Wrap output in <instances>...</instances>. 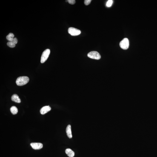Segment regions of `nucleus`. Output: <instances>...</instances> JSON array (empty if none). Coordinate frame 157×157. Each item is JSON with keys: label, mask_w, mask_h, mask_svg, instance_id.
<instances>
[{"label": "nucleus", "mask_w": 157, "mask_h": 157, "mask_svg": "<svg viewBox=\"0 0 157 157\" xmlns=\"http://www.w3.org/2000/svg\"><path fill=\"white\" fill-rule=\"evenodd\" d=\"M29 78L27 76L20 77L17 78L16 84L18 86H22L27 84L29 81Z\"/></svg>", "instance_id": "obj_1"}, {"label": "nucleus", "mask_w": 157, "mask_h": 157, "mask_svg": "<svg viewBox=\"0 0 157 157\" xmlns=\"http://www.w3.org/2000/svg\"><path fill=\"white\" fill-rule=\"evenodd\" d=\"M120 46L122 49L124 50H127L129 46V42L127 38H125L121 41Z\"/></svg>", "instance_id": "obj_2"}, {"label": "nucleus", "mask_w": 157, "mask_h": 157, "mask_svg": "<svg viewBox=\"0 0 157 157\" xmlns=\"http://www.w3.org/2000/svg\"><path fill=\"white\" fill-rule=\"evenodd\" d=\"M50 50L49 49H46L43 52L41 58V63H44L47 60L50 55Z\"/></svg>", "instance_id": "obj_3"}, {"label": "nucleus", "mask_w": 157, "mask_h": 157, "mask_svg": "<svg viewBox=\"0 0 157 157\" xmlns=\"http://www.w3.org/2000/svg\"><path fill=\"white\" fill-rule=\"evenodd\" d=\"M87 56L89 58L96 60H99L101 57L100 54L97 52L95 51L89 52Z\"/></svg>", "instance_id": "obj_4"}, {"label": "nucleus", "mask_w": 157, "mask_h": 157, "mask_svg": "<svg viewBox=\"0 0 157 157\" xmlns=\"http://www.w3.org/2000/svg\"><path fill=\"white\" fill-rule=\"evenodd\" d=\"M68 31V33L72 36H78L81 33L80 30L73 27L69 28Z\"/></svg>", "instance_id": "obj_5"}, {"label": "nucleus", "mask_w": 157, "mask_h": 157, "mask_svg": "<svg viewBox=\"0 0 157 157\" xmlns=\"http://www.w3.org/2000/svg\"><path fill=\"white\" fill-rule=\"evenodd\" d=\"M30 145L33 149L36 150H39L43 147V145L41 143H32L30 144Z\"/></svg>", "instance_id": "obj_6"}, {"label": "nucleus", "mask_w": 157, "mask_h": 157, "mask_svg": "<svg viewBox=\"0 0 157 157\" xmlns=\"http://www.w3.org/2000/svg\"><path fill=\"white\" fill-rule=\"evenodd\" d=\"M51 110V108L49 106H45L43 107L41 109L40 112L41 114L44 115L50 111Z\"/></svg>", "instance_id": "obj_7"}, {"label": "nucleus", "mask_w": 157, "mask_h": 157, "mask_svg": "<svg viewBox=\"0 0 157 157\" xmlns=\"http://www.w3.org/2000/svg\"><path fill=\"white\" fill-rule=\"evenodd\" d=\"M66 133L67 136L69 138H72V135L71 130V126L70 125H68L66 128Z\"/></svg>", "instance_id": "obj_8"}, {"label": "nucleus", "mask_w": 157, "mask_h": 157, "mask_svg": "<svg viewBox=\"0 0 157 157\" xmlns=\"http://www.w3.org/2000/svg\"><path fill=\"white\" fill-rule=\"evenodd\" d=\"M11 100L12 101L18 103L21 102V100L17 95L14 94L11 97Z\"/></svg>", "instance_id": "obj_9"}, {"label": "nucleus", "mask_w": 157, "mask_h": 157, "mask_svg": "<svg viewBox=\"0 0 157 157\" xmlns=\"http://www.w3.org/2000/svg\"><path fill=\"white\" fill-rule=\"evenodd\" d=\"M65 152L68 157H73L74 156V152L71 149L67 148L66 149Z\"/></svg>", "instance_id": "obj_10"}, {"label": "nucleus", "mask_w": 157, "mask_h": 157, "mask_svg": "<svg viewBox=\"0 0 157 157\" xmlns=\"http://www.w3.org/2000/svg\"><path fill=\"white\" fill-rule=\"evenodd\" d=\"M10 111L11 113L13 115L16 114L18 112V110L17 108L15 106H12L10 108Z\"/></svg>", "instance_id": "obj_11"}, {"label": "nucleus", "mask_w": 157, "mask_h": 157, "mask_svg": "<svg viewBox=\"0 0 157 157\" xmlns=\"http://www.w3.org/2000/svg\"><path fill=\"white\" fill-rule=\"evenodd\" d=\"M14 35L13 34L11 33L9 34L6 37L7 39L10 42L13 40L14 38Z\"/></svg>", "instance_id": "obj_12"}, {"label": "nucleus", "mask_w": 157, "mask_h": 157, "mask_svg": "<svg viewBox=\"0 0 157 157\" xmlns=\"http://www.w3.org/2000/svg\"><path fill=\"white\" fill-rule=\"evenodd\" d=\"M7 45L9 47L11 48L14 47L16 46V44H14L12 42V41H9V42L7 43Z\"/></svg>", "instance_id": "obj_13"}, {"label": "nucleus", "mask_w": 157, "mask_h": 157, "mask_svg": "<svg viewBox=\"0 0 157 157\" xmlns=\"http://www.w3.org/2000/svg\"><path fill=\"white\" fill-rule=\"evenodd\" d=\"M113 3V1L112 0H109L106 3V6L107 7H110L112 5Z\"/></svg>", "instance_id": "obj_14"}, {"label": "nucleus", "mask_w": 157, "mask_h": 157, "mask_svg": "<svg viewBox=\"0 0 157 157\" xmlns=\"http://www.w3.org/2000/svg\"><path fill=\"white\" fill-rule=\"evenodd\" d=\"M91 1V0H85L84 1V4L86 5H88L90 4Z\"/></svg>", "instance_id": "obj_15"}, {"label": "nucleus", "mask_w": 157, "mask_h": 157, "mask_svg": "<svg viewBox=\"0 0 157 157\" xmlns=\"http://www.w3.org/2000/svg\"><path fill=\"white\" fill-rule=\"evenodd\" d=\"M69 4H74L75 3V0H67Z\"/></svg>", "instance_id": "obj_16"}, {"label": "nucleus", "mask_w": 157, "mask_h": 157, "mask_svg": "<svg viewBox=\"0 0 157 157\" xmlns=\"http://www.w3.org/2000/svg\"><path fill=\"white\" fill-rule=\"evenodd\" d=\"M12 41L14 43V44L16 45L18 43V40L16 38H14L13 40Z\"/></svg>", "instance_id": "obj_17"}]
</instances>
